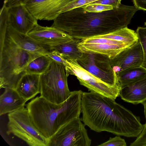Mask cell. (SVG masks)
<instances>
[{
    "instance_id": "cell-1",
    "label": "cell",
    "mask_w": 146,
    "mask_h": 146,
    "mask_svg": "<svg viewBox=\"0 0 146 146\" xmlns=\"http://www.w3.org/2000/svg\"><path fill=\"white\" fill-rule=\"evenodd\" d=\"M81 113L84 124L97 132L137 137L144 127L139 117L115 100L93 92H83Z\"/></svg>"
},
{
    "instance_id": "cell-2",
    "label": "cell",
    "mask_w": 146,
    "mask_h": 146,
    "mask_svg": "<svg viewBox=\"0 0 146 146\" xmlns=\"http://www.w3.org/2000/svg\"><path fill=\"white\" fill-rule=\"evenodd\" d=\"M139 10L134 6L121 4L112 10L96 13L80 7L60 13L51 26L82 40L127 27Z\"/></svg>"
},
{
    "instance_id": "cell-3",
    "label": "cell",
    "mask_w": 146,
    "mask_h": 146,
    "mask_svg": "<svg viewBox=\"0 0 146 146\" xmlns=\"http://www.w3.org/2000/svg\"><path fill=\"white\" fill-rule=\"evenodd\" d=\"M83 92L81 90L71 92L68 99L60 104L40 96L25 106L34 125L49 139L62 125L80 117Z\"/></svg>"
},
{
    "instance_id": "cell-4",
    "label": "cell",
    "mask_w": 146,
    "mask_h": 146,
    "mask_svg": "<svg viewBox=\"0 0 146 146\" xmlns=\"http://www.w3.org/2000/svg\"><path fill=\"white\" fill-rule=\"evenodd\" d=\"M21 49L6 35L0 49V88L15 89L26 68L33 60L41 56Z\"/></svg>"
},
{
    "instance_id": "cell-5",
    "label": "cell",
    "mask_w": 146,
    "mask_h": 146,
    "mask_svg": "<svg viewBox=\"0 0 146 146\" xmlns=\"http://www.w3.org/2000/svg\"><path fill=\"white\" fill-rule=\"evenodd\" d=\"M64 66L53 61L48 70L40 75V96L52 103L62 104L70 96Z\"/></svg>"
},
{
    "instance_id": "cell-6",
    "label": "cell",
    "mask_w": 146,
    "mask_h": 146,
    "mask_svg": "<svg viewBox=\"0 0 146 146\" xmlns=\"http://www.w3.org/2000/svg\"><path fill=\"white\" fill-rule=\"evenodd\" d=\"M8 117L7 135H14L29 146H48L49 139L34 125L26 108L8 113Z\"/></svg>"
},
{
    "instance_id": "cell-7",
    "label": "cell",
    "mask_w": 146,
    "mask_h": 146,
    "mask_svg": "<svg viewBox=\"0 0 146 146\" xmlns=\"http://www.w3.org/2000/svg\"><path fill=\"white\" fill-rule=\"evenodd\" d=\"M64 66L66 74L76 76L80 85L89 91L97 93L115 100L119 96L120 85H111L102 81L82 67L76 59L68 57Z\"/></svg>"
},
{
    "instance_id": "cell-8",
    "label": "cell",
    "mask_w": 146,
    "mask_h": 146,
    "mask_svg": "<svg viewBox=\"0 0 146 146\" xmlns=\"http://www.w3.org/2000/svg\"><path fill=\"white\" fill-rule=\"evenodd\" d=\"M78 117L61 126L50 138L48 146H90L85 125Z\"/></svg>"
},
{
    "instance_id": "cell-9",
    "label": "cell",
    "mask_w": 146,
    "mask_h": 146,
    "mask_svg": "<svg viewBox=\"0 0 146 146\" xmlns=\"http://www.w3.org/2000/svg\"><path fill=\"white\" fill-rule=\"evenodd\" d=\"M77 61L84 68L104 82L111 85H120L112 67L111 59L108 56L96 53H83Z\"/></svg>"
},
{
    "instance_id": "cell-10",
    "label": "cell",
    "mask_w": 146,
    "mask_h": 146,
    "mask_svg": "<svg viewBox=\"0 0 146 146\" xmlns=\"http://www.w3.org/2000/svg\"><path fill=\"white\" fill-rule=\"evenodd\" d=\"M74 0H25L23 4L38 20L53 21Z\"/></svg>"
},
{
    "instance_id": "cell-11",
    "label": "cell",
    "mask_w": 146,
    "mask_h": 146,
    "mask_svg": "<svg viewBox=\"0 0 146 146\" xmlns=\"http://www.w3.org/2000/svg\"><path fill=\"white\" fill-rule=\"evenodd\" d=\"M27 35L48 51L52 47L67 42L74 38L57 28L51 26L43 27L38 23Z\"/></svg>"
},
{
    "instance_id": "cell-12",
    "label": "cell",
    "mask_w": 146,
    "mask_h": 146,
    "mask_svg": "<svg viewBox=\"0 0 146 146\" xmlns=\"http://www.w3.org/2000/svg\"><path fill=\"white\" fill-rule=\"evenodd\" d=\"M143 60L142 48L138 40L111 59V64L113 70L117 74L128 68L141 66Z\"/></svg>"
},
{
    "instance_id": "cell-13",
    "label": "cell",
    "mask_w": 146,
    "mask_h": 146,
    "mask_svg": "<svg viewBox=\"0 0 146 146\" xmlns=\"http://www.w3.org/2000/svg\"><path fill=\"white\" fill-rule=\"evenodd\" d=\"M37 20L23 4L9 9L8 24L19 32L27 34L38 23Z\"/></svg>"
},
{
    "instance_id": "cell-14",
    "label": "cell",
    "mask_w": 146,
    "mask_h": 146,
    "mask_svg": "<svg viewBox=\"0 0 146 146\" xmlns=\"http://www.w3.org/2000/svg\"><path fill=\"white\" fill-rule=\"evenodd\" d=\"M6 35L19 47L29 52L41 55H48L49 51L27 34L19 32L8 24Z\"/></svg>"
},
{
    "instance_id": "cell-15",
    "label": "cell",
    "mask_w": 146,
    "mask_h": 146,
    "mask_svg": "<svg viewBox=\"0 0 146 146\" xmlns=\"http://www.w3.org/2000/svg\"><path fill=\"white\" fill-rule=\"evenodd\" d=\"M129 46L126 44H118L110 43H86L81 41L78 48L83 53L91 52L106 55L113 59L125 48Z\"/></svg>"
},
{
    "instance_id": "cell-16",
    "label": "cell",
    "mask_w": 146,
    "mask_h": 146,
    "mask_svg": "<svg viewBox=\"0 0 146 146\" xmlns=\"http://www.w3.org/2000/svg\"><path fill=\"white\" fill-rule=\"evenodd\" d=\"M119 96L125 102L133 104L146 101V77L133 83L121 88Z\"/></svg>"
},
{
    "instance_id": "cell-17",
    "label": "cell",
    "mask_w": 146,
    "mask_h": 146,
    "mask_svg": "<svg viewBox=\"0 0 146 146\" xmlns=\"http://www.w3.org/2000/svg\"><path fill=\"white\" fill-rule=\"evenodd\" d=\"M40 75L25 74L19 82L15 90L27 101L40 93Z\"/></svg>"
},
{
    "instance_id": "cell-18",
    "label": "cell",
    "mask_w": 146,
    "mask_h": 146,
    "mask_svg": "<svg viewBox=\"0 0 146 146\" xmlns=\"http://www.w3.org/2000/svg\"><path fill=\"white\" fill-rule=\"evenodd\" d=\"M27 101L21 97L15 89L5 88L0 96V115L18 110L26 105Z\"/></svg>"
},
{
    "instance_id": "cell-19",
    "label": "cell",
    "mask_w": 146,
    "mask_h": 146,
    "mask_svg": "<svg viewBox=\"0 0 146 146\" xmlns=\"http://www.w3.org/2000/svg\"><path fill=\"white\" fill-rule=\"evenodd\" d=\"M116 74L118 82L122 88L146 77V69L141 66L129 68Z\"/></svg>"
},
{
    "instance_id": "cell-20",
    "label": "cell",
    "mask_w": 146,
    "mask_h": 146,
    "mask_svg": "<svg viewBox=\"0 0 146 146\" xmlns=\"http://www.w3.org/2000/svg\"><path fill=\"white\" fill-rule=\"evenodd\" d=\"M122 42L130 46L138 40L137 34L134 31L126 27L107 34L95 36Z\"/></svg>"
},
{
    "instance_id": "cell-21",
    "label": "cell",
    "mask_w": 146,
    "mask_h": 146,
    "mask_svg": "<svg viewBox=\"0 0 146 146\" xmlns=\"http://www.w3.org/2000/svg\"><path fill=\"white\" fill-rule=\"evenodd\" d=\"M81 40L74 38L70 41L50 48L49 51L55 50L69 57L78 60L80 58L83 53L78 48V44Z\"/></svg>"
},
{
    "instance_id": "cell-22",
    "label": "cell",
    "mask_w": 146,
    "mask_h": 146,
    "mask_svg": "<svg viewBox=\"0 0 146 146\" xmlns=\"http://www.w3.org/2000/svg\"><path fill=\"white\" fill-rule=\"evenodd\" d=\"M53 61L47 55L40 56L29 63L26 68L25 73L41 75L48 70Z\"/></svg>"
},
{
    "instance_id": "cell-23",
    "label": "cell",
    "mask_w": 146,
    "mask_h": 146,
    "mask_svg": "<svg viewBox=\"0 0 146 146\" xmlns=\"http://www.w3.org/2000/svg\"><path fill=\"white\" fill-rule=\"evenodd\" d=\"M9 9L4 3L0 10V49L3 45L6 34L8 25V17Z\"/></svg>"
},
{
    "instance_id": "cell-24",
    "label": "cell",
    "mask_w": 146,
    "mask_h": 146,
    "mask_svg": "<svg viewBox=\"0 0 146 146\" xmlns=\"http://www.w3.org/2000/svg\"><path fill=\"white\" fill-rule=\"evenodd\" d=\"M136 32L143 52V60L141 66L146 69V27H138Z\"/></svg>"
},
{
    "instance_id": "cell-25",
    "label": "cell",
    "mask_w": 146,
    "mask_h": 146,
    "mask_svg": "<svg viewBox=\"0 0 146 146\" xmlns=\"http://www.w3.org/2000/svg\"><path fill=\"white\" fill-rule=\"evenodd\" d=\"M82 7L86 11L96 13L101 12L113 9L112 6L99 4H89Z\"/></svg>"
},
{
    "instance_id": "cell-26",
    "label": "cell",
    "mask_w": 146,
    "mask_h": 146,
    "mask_svg": "<svg viewBox=\"0 0 146 146\" xmlns=\"http://www.w3.org/2000/svg\"><path fill=\"white\" fill-rule=\"evenodd\" d=\"M99 146H126L125 140L119 136L110 137L107 141L98 145Z\"/></svg>"
},
{
    "instance_id": "cell-27",
    "label": "cell",
    "mask_w": 146,
    "mask_h": 146,
    "mask_svg": "<svg viewBox=\"0 0 146 146\" xmlns=\"http://www.w3.org/2000/svg\"><path fill=\"white\" fill-rule=\"evenodd\" d=\"M98 0H75L67 5L63 10L62 13L82 7Z\"/></svg>"
},
{
    "instance_id": "cell-28",
    "label": "cell",
    "mask_w": 146,
    "mask_h": 146,
    "mask_svg": "<svg viewBox=\"0 0 146 146\" xmlns=\"http://www.w3.org/2000/svg\"><path fill=\"white\" fill-rule=\"evenodd\" d=\"M130 146H146V122L144 124L143 130L136 139L131 143Z\"/></svg>"
},
{
    "instance_id": "cell-29",
    "label": "cell",
    "mask_w": 146,
    "mask_h": 146,
    "mask_svg": "<svg viewBox=\"0 0 146 146\" xmlns=\"http://www.w3.org/2000/svg\"><path fill=\"white\" fill-rule=\"evenodd\" d=\"M122 0H98L90 4H99L112 6L113 8L119 7L121 4Z\"/></svg>"
},
{
    "instance_id": "cell-30",
    "label": "cell",
    "mask_w": 146,
    "mask_h": 146,
    "mask_svg": "<svg viewBox=\"0 0 146 146\" xmlns=\"http://www.w3.org/2000/svg\"><path fill=\"white\" fill-rule=\"evenodd\" d=\"M25 0H5L4 3L9 8L23 4Z\"/></svg>"
},
{
    "instance_id": "cell-31",
    "label": "cell",
    "mask_w": 146,
    "mask_h": 146,
    "mask_svg": "<svg viewBox=\"0 0 146 146\" xmlns=\"http://www.w3.org/2000/svg\"><path fill=\"white\" fill-rule=\"evenodd\" d=\"M134 6L139 10L146 11V0H132Z\"/></svg>"
},
{
    "instance_id": "cell-32",
    "label": "cell",
    "mask_w": 146,
    "mask_h": 146,
    "mask_svg": "<svg viewBox=\"0 0 146 146\" xmlns=\"http://www.w3.org/2000/svg\"><path fill=\"white\" fill-rule=\"evenodd\" d=\"M142 104L143 105L144 108V112L146 122V101L143 103Z\"/></svg>"
},
{
    "instance_id": "cell-33",
    "label": "cell",
    "mask_w": 146,
    "mask_h": 146,
    "mask_svg": "<svg viewBox=\"0 0 146 146\" xmlns=\"http://www.w3.org/2000/svg\"><path fill=\"white\" fill-rule=\"evenodd\" d=\"M144 25L146 26V22L145 23Z\"/></svg>"
}]
</instances>
